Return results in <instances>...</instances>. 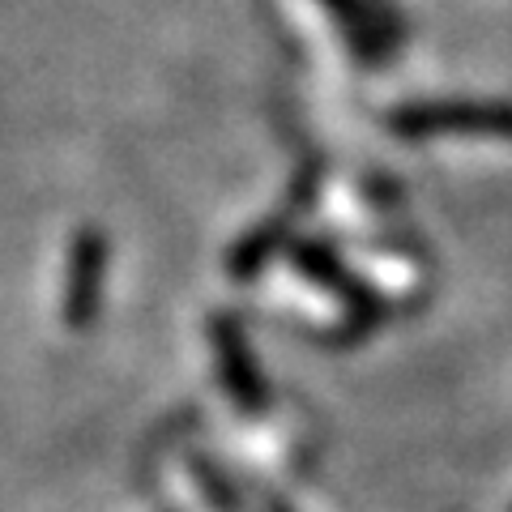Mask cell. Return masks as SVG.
Wrapping results in <instances>:
<instances>
[{
  "label": "cell",
  "instance_id": "2",
  "mask_svg": "<svg viewBox=\"0 0 512 512\" xmlns=\"http://www.w3.org/2000/svg\"><path fill=\"white\" fill-rule=\"evenodd\" d=\"M94 282H99V248L86 244L82 256H77V291H69V312H73V320H86Z\"/></svg>",
  "mask_w": 512,
  "mask_h": 512
},
{
  "label": "cell",
  "instance_id": "1",
  "mask_svg": "<svg viewBox=\"0 0 512 512\" xmlns=\"http://www.w3.org/2000/svg\"><path fill=\"white\" fill-rule=\"evenodd\" d=\"M393 124L402 133H440V128H491V133H508L512 107H423V111H402Z\"/></svg>",
  "mask_w": 512,
  "mask_h": 512
}]
</instances>
